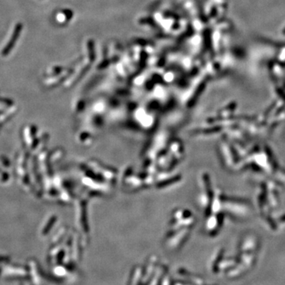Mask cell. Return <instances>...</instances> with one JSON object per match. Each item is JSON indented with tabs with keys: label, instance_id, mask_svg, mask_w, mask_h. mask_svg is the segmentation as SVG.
I'll return each mask as SVG.
<instances>
[{
	"label": "cell",
	"instance_id": "6da1fadb",
	"mask_svg": "<svg viewBox=\"0 0 285 285\" xmlns=\"http://www.w3.org/2000/svg\"><path fill=\"white\" fill-rule=\"evenodd\" d=\"M21 29H22V25H21V24L17 25L16 27H15V29H14V31H13V35H12V37H11V40L8 42L7 45L6 46V48L3 49V56L8 55L9 52H10L11 51V49H12V48L14 46L15 42H16L17 40H18V36L20 35V33H21Z\"/></svg>",
	"mask_w": 285,
	"mask_h": 285
}]
</instances>
